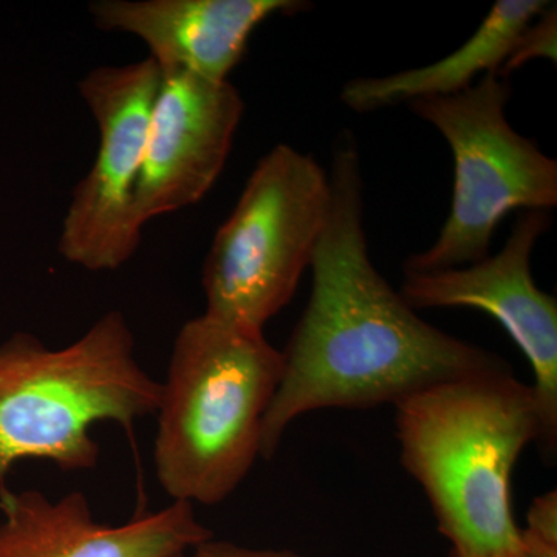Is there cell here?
I'll return each instance as SVG.
<instances>
[{
    "label": "cell",
    "instance_id": "8992f818",
    "mask_svg": "<svg viewBox=\"0 0 557 557\" xmlns=\"http://www.w3.org/2000/svg\"><path fill=\"white\" fill-rule=\"evenodd\" d=\"M512 87L497 72L446 97L409 102L443 135L454 157L450 212L437 240L409 256L403 271L431 273L472 265L490 256L500 220L515 211L557 205V161L512 129L507 104Z\"/></svg>",
    "mask_w": 557,
    "mask_h": 557
},
{
    "label": "cell",
    "instance_id": "5bb4252c",
    "mask_svg": "<svg viewBox=\"0 0 557 557\" xmlns=\"http://www.w3.org/2000/svg\"><path fill=\"white\" fill-rule=\"evenodd\" d=\"M523 533L557 547V493L555 490L548 491L533 502L528 511V525Z\"/></svg>",
    "mask_w": 557,
    "mask_h": 557
},
{
    "label": "cell",
    "instance_id": "3957f363",
    "mask_svg": "<svg viewBox=\"0 0 557 557\" xmlns=\"http://www.w3.org/2000/svg\"><path fill=\"white\" fill-rule=\"evenodd\" d=\"M284 369L263 332L189 319L161 384L153 463L174 502L222 504L260 457L262 424Z\"/></svg>",
    "mask_w": 557,
    "mask_h": 557
},
{
    "label": "cell",
    "instance_id": "30bf717a",
    "mask_svg": "<svg viewBox=\"0 0 557 557\" xmlns=\"http://www.w3.org/2000/svg\"><path fill=\"white\" fill-rule=\"evenodd\" d=\"M0 557H182L214 537L186 502L109 527L79 491L51 500L0 483Z\"/></svg>",
    "mask_w": 557,
    "mask_h": 557
},
{
    "label": "cell",
    "instance_id": "ba28073f",
    "mask_svg": "<svg viewBox=\"0 0 557 557\" xmlns=\"http://www.w3.org/2000/svg\"><path fill=\"white\" fill-rule=\"evenodd\" d=\"M549 223V211H523L496 256L460 269L405 271L399 295L413 310H482L507 330L533 369L531 388L541 420L536 445L552 465L557 454V302L531 273L533 249Z\"/></svg>",
    "mask_w": 557,
    "mask_h": 557
},
{
    "label": "cell",
    "instance_id": "4fadbf2b",
    "mask_svg": "<svg viewBox=\"0 0 557 557\" xmlns=\"http://www.w3.org/2000/svg\"><path fill=\"white\" fill-rule=\"evenodd\" d=\"M556 51L557 7L556 3H548L547 9L537 14L525 30L520 33L508 60L498 70V75L509 79L512 72L533 60H548L556 64Z\"/></svg>",
    "mask_w": 557,
    "mask_h": 557
},
{
    "label": "cell",
    "instance_id": "7c38bea8",
    "mask_svg": "<svg viewBox=\"0 0 557 557\" xmlns=\"http://www.w3.org/2000/svg\"><path fill=\"white\" fill-rule=\"evenodd\" d=\"M545 0H498L474 35L456 51L426 67L405 70L376 78H355L344 84L341 100L358 113L409 104L424 97H446L497 72L508 60L520 33L547 9Z\"/></svg>",
    "mask_w": 557,
    "mask_h": 557
},
{
    "label": "cell",
    "instance_id": "277c9868",
    "mask_svg": "<svg viewBox=\"0 0 557 557\" xmlns=\"http://www.w3.org/2000/svg\"><path fill=\"white\" fill-rule=\"evenodd\" d=\"M161 383L135 358L121 311H109L64 348L16 333L0 346V483L21 460L87 471L100 460L90 429L112 421L131 431L157 412Z\"/></svg>",
    "mask_w": 557,
    "mask_h": 557
},
{
    "label": "cell",
    "instance_id": "52a82bcc",
    "mask_svg": "<svg viewBox=\"0 0 557 557\" xmlns=\"http://www.w3.org/2000/svg\"><path fill=\"white\" fill-rule=\"evenodd\" d=\"M160 84V65L149 57L91 69L78 83L97 123L98 149L62 219L58 251L72 265L115 271L141 244L145 226L135 211V193Z\"/></svg>",
    "mask_w": 557,
    "mask_h": 557
},
{
    "label": "cell",
    "instance_id": "8fae6325",
    "mask_svg": "<svg viewBox=\"0 0 557 557\" xmlns=\"http://www.w3.org/2000/svg\"><path fill=\"white\" fill-rule=\"evenodd\" d=\"M306 9L299 0H97L89 5L102 32L146 44L160 69L228 81L262 22Z\"/></svg>",
    "mask_w": 557,
    "mask_h": 557
},
{
    "label": "cell",
    "instance_id": "2e32d148",
    "mask_svg": "<svg viewBox=\"0 0 557 557\" xmlns=\"http://www.w3.org/2000/svg\"><path fill=\"white\" fill-rule=\"evenodd\" d=\"M522 536L523 544H525L522 557H557V547L528 536V534L523 533V530Z\"/></svg>",
    "mask_w": 557,
    "mask_h": 557
},
{
    "label": "cell",
    "instance_id": "9a60e30c",
    "mask_svg": "<svg viewBox=\"0 0 557 557\" xmlns=\"http://www.w3.org/2000/svg\"><path fill=\"white\" fill-rule=\"evenodd\" d=\"M188 557H304L287 549H256L240 547L226 541L208 539L203 544L190 549Z\"/></svg>",
    "mask_w": 557,
    "mask_h": 557
},
{
    "label": "cell",
    "instance_id": "7a4b0ae2",
    "mask_svg": "<svg viewBox=\"0 0 557 557\" xmlns=\"http://www.w3.org/2000/svg\"><path fill=\"white\" fill-rule=\"evenodd\" d=\"M395 408L403 467L431 502L450 557H522L511 475L541 434L530 384L511 368L496 370L424 388Z\"/></svg>",
    "mask_w": 557,
    "mask_h": 557
},
{
    "label": "cell",
    "instance_id": "6da1fadb",
    "mask_svg": "<svg viewBox=\"0 0 557 557\" xmlns=\"http://www.w3.org/2000/svg\"><path fill=\"white\" fill-rule=\"evenodd\" d=\"M329 177L332 209L311 260L309 304L282 351L281 381L263 418V458L276 454L293 421L313 410L397 406L440 383L511 368L418 317L375 269L350 135L336 148Z\"/></svg>",
    "mask_w": 557,
    "mask_h": 557
},
{
    "label": "cell",
    "instance_id": "9c48e42d",
    "mask_svg": "<svg viewBox=\"0 0 557 557\" xmlns=\"http://www.w3.org/2000/svg\"><path fill=\"white\" fill-rule=\"evenodd\" d=\"M244 112L230 81L161 69L135 193L143 226L207 196L225 170Z\"/></svg>",
    "mask_w": 557,
    "mask_h": 557
},
{
    "label": "cell",
    "instance_id": "5b68a950",
    "mask_svg": "<svg viewBox=\"0 0 557 557\" xmlns=\"http://www.w3.org/2000/svg\"><path fill=\"white\" fill-rule=\"evenodd\" d=\"M332 209V183L309 153L277 145L259 160L201 271L209 317L263 332L310 269Z\"/></svg>",
    "mask_w": 557,
    "mask_h": 557
}]
</instances>
